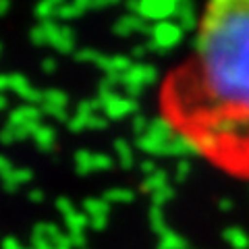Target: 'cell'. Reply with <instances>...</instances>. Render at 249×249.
I'll return each mask as SVG.
<instances>
[{
    "mask_svg": "<svg viewBox=\"0 0 249 249\" xmlns=\"http://www.w3.org/2000/svg\"><path fill=\"white\" fill-rule=\"evenodd\" d=\"M197 65L168 85L154 124L216 173L249 183V9L206 13Z\"/></svg>",
    "mask_w": 249,
    "mask_h": 249,
    "instance_id": "cell-1",
    "label": "cell"
},
{
    "mask_svg": "<svg viewBox=\"0 0 249 249\" xmlns=\"http://www.w3.org/2000/svg\"><path fill=\"white\" fill-rule=\"evenodd\" d=\"M185 29L177 21H160L152 25V48L158 52H168L183 40Z\"/></svg>",
    "mask_w": 249,
    "mask_h": 249,
    "instance_id": "cell-2",
    "label": "cell"
},
{
    "mask_svg": "<svg viewBox=\"0 0 249 249\" xmlns=\"http://www.w3.org/2000/svg\"><path fill=\"white\" fill-rule=\"evenodd\" d=\"M177 6L175 0H142L137 15H142L147 23L170 21V17H177Z\"/></svg>",
    "mask_w": 249,
    "mask_h": 249,
    "instance_id": "cell-3",
    "label": "cell"
},
{
    "mask_svg": "<svg viewBox=\"0 0 249 249\" xmlns=\"http://www.w3.org/2000/svg\"><path fill=\"white\" fill-rule=\"evenodd\" d=\"M114 34L116 36H131V34H152V27L142 15L137 13H127L114 23Z\"/></svg>",
    "mask_w": 249,
    "mask_h": 249,
    "instance_id": "cell-4",
    "label": "cell"
},
{
    "mask_svg": "<svg viewBox=\"0 0 249 249\" xmlns=\"http://www.w3.org/2000/svg\"><path fill=\"white\" fill-rule=\"evenodd\" d=\"M50 44H52L58 52H71V50H73V44H75L73 29L50 21Z\"/></svg>",
    "mask_w": 249,
    "mask_h": 249,
    "instance_id": "cell-5",
    "label": "cell"
},
{
    "mask_svg": "<svg viewBox=\"0 0 249 249\" xmlns=\"http://www.w3.org/2000/svg\"><path fill=\"white\" fill-rule=\"evenodd\" d=\"M175 19H177V23L185 31L196 29V25H197V13H196V6H193V0H181V2H178Z\"/></svg>",
    "mask_w": 249,
    "mask_h": 249,
    "instance_id": "cell-6",
    "label": "cell"
},
{
    "mask_svg": "<svg viewBox=\"0 0 249 249\" xmlns=\"http://www.w3.org/2000/svg\"><path fill=\"white\" fill-rule=\"evenodd\" d=\"M237 9H241V0H210L208 2V11L210 13L227 15V13H232Z\"/></svg>",
    "mask_w": 249,
    "mask_h": 249,
    "instance_id": "cell-7",
    "label": "cell"
},
{
    "mask_svg": "<svg viewBox=\"0 0 249 249\" xmlns=\"http://www.w3.org/2000/svg\"><path fill=\"white\" fill-rule=\"evenodd\" d=\"M56 6L50 4L48 0H40V2L36 4V17L40 19V23H46V21H54L56 17Z\"/></svg>",
    "mask_w": 249,
    "mask_h": 249,
    "instance_id": "cell-8",
    "label": "cell"
},
{
    "mask_svg": "<svg viewBox=\"0 0 249 249\" xmlns=\"http://www.w3.org/2000/svg\"><path fill=\"white\" fill-rule=\"evenodd\" d=\"M81 15H83V11H81L75 2H71V0H69L67 4L58 6V11H56V17H58L60 21H73V19H77V17H81Z\"/></svg>",
    "mask_w": 249,
    "mask_h": 249,
    "instance_id": "cell-9",
    "label": "cell"
},
{
    "mask_svg": "<svg viewBox=\"0 0 249 249\" xmlns=\"http://www.w3.org/2000/svg\"><path fill=\"white\" fill-rule=\"evenodd\" d=\"M31 40L36 44H50V21L40 23L31 29Z\"/></svg>",
    "mask_w": 249,
    "mask_h": 249,
    "instance_id": "cell-10",
    "label": "cell"
},
{
    "mask_svg": "<svg viewBox=\"0 0 249 249\" xmlns=\"http://www.w3.org/2000/svg\"><path fill=\"white\" fill-rule=\"evenodd\" d=\"M102 62H106V65H110L112 69H124V67H129V60L124 58V56H116V58L102 60Z\"/></svg>",
    "mask_w": 249,
    "mask_h": 249,
    "instance_id": "cell-11",
    "label": "cell"
},
{
    "mask_svg": "<svg viewBox=\"0 0 249 249\" xmlns=\"http://www.w3.org/2000/svg\"><path fill=\"white\" fill-rule=\"evenodd\" d=\"M119 2H121V0H93L91 9H108V6H114Z\"/></svg>",
    "mask_w": 249,
    "mask_h": 249,
    "instance_id": "cell-12",
    "label": "cell"
},
{
    "mask_svg": "<svg viewBox=\"0 0 249 249\" xmlns=\"http://www.w3.org/2000/svg\"><path fill=\"white\" fill-rule=\"evenodd\" d=\"M77 56H79L81 60H83V58H85V60H91V58H98V60H102V58L98 56V52H96V50H83V52H79V54H77Z\"/></svg>",
    "mask_w": 249,
    "mask_h": 249,
    "instance_id": "cell-13",
    "label": "cell"
},
{
    "mask_svg": "<svg viewBox=\"0 0 249 249\" xmlns=\"http://www.w3.org/2000/svg\"><path fill=\"white\" fill-rule=\"evenodd\" d=\"M71 2H75V4L85 13L88 9H91V2H93V0H71Z\"/></svg>",
    "mask_w": 249,
    "mask_h": 249,
    "instance_id": "cell-14",
    "label": "cell"
},
{
    "mask_svg": "<svg viewBox=\"0 0 249 249\" xmlns=\"http://www.w3.org/2000/svg\"><path fill=\"white\" fill-rule=\"evenodd\" d=\"M11 6V0H0V15H6Z\"/></svg>",
    "mask_w": 249,
    "mask_h": 249,
    "instance_id": "cell-15",
    "label": "cell"
},
{
    "mask_svg": "<svg viewBox=\"0 0 249 249\" xmlns=\"http://www.w3.org/2000/svg\"><path fill=\"white\" fill-rule=\"evenodd\" d=\"M145 48H147V46H142V44H139V46H135V48H133V54H135V56H143V54L147 52Z\"/></svg>",
    "mask_w": 249,
    "mask_h": 249,
    "instance_id": "cell-16",
    "label": "cell"
},
{
    "mask_svg": "<svg viewBox=\"0 0 249 249\" xmlns=\"http://www.w3.org/2000/svg\"><path fill=\"white\" fill-rule=\"evenodd\" d=\"M48 2H50V4H54V6H56V9H58V6H62V4H67V2H69V0H48Z\"/></svg>",
    "mask_w": 249,
    "mask_h": 249,
    "instance_id": "cell-17",
    "label": "cell"
},
{
    "mask_svg": "<svg viewBox=\"0 0 249 249\" xmlns=\"http://www.w3.org/2000/svg\"><path fill=\"white\" fill-rule=\"evenodd\" d=\"M241 6H243V9H249V0H241Z\"/></svg>",
    "mask_w": 249,
    "mask_h": 249,
    "instance_id": "cell-18",
    "label": "cell"
},
{
    "mask_svg": "<svg viewBox=\"0 0 249 249\" xmlns=\"http://www.w3.org/2000/svg\"><path fill=\"white\" fill-rule=\"evenodd\" d=\"M175 2H177V4H178V2H181V0H175Z\"/></svg>",
    "mask_w": 249,
    "mask_h": 249,
    "instance_id": "cell-19",
    "label": "cell"
}]
</instances>
